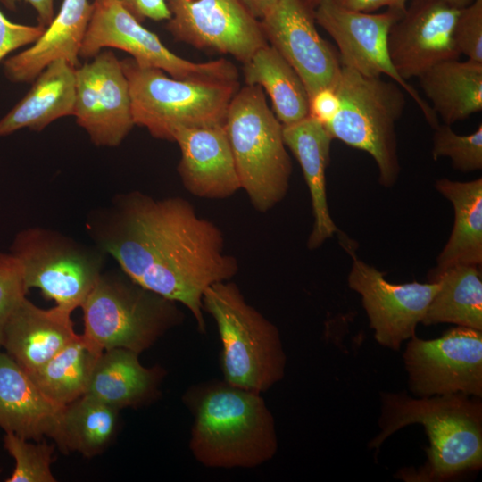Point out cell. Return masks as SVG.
<instances>
[{"label": "cell", "instance_id": "2e32d148", "mask_svg": "<svg viewBox=\"0 0 482 482\" xmlns=\"http://www.w3.org/2000/svg\"><path fill=\"white\" fill-rule=\"evenodd\" d=\"M260 22L267 42L299 75L308 97L335 87L342 68L339 56L319 34L314 10L305 0H278Z\"/></svg>", "mask_w": 482, "mask_h": 482}, {"label": "cell", "instance_id": "7a4b0ae2", "mask_svg": "<svg viewBox=\"0 0 482 482\" xmlns=\"http://www.w3.org/2000/svg\"><path fill=\"white\" fill-rule=\"evenodd\" d=\"M182 402L193 417L189 450L211 469H252L278 452L275 420L262 394L221 379L189 386Z\"/></svg>", "mask_w": 482, "mask_h": 482}, {"label": "cell", "instance_id": "60d3db41", "mask_svg": "<svg viewBox=\"0 0 482 482\" xmlns=\"http://www.w3.org/2000/svg\"><path fill=\"white\" fill-rule=\"evenodd\" d=\"M452 7L462 9L470 4L474 0H443Z\"/></svg>", "mask_w": 482, "mask_h": 482}, {"label": "cell", "instance_id": "ac0fdd59", "mask_svg": "<svg viewBox=\"0 0 482 482\" xmlns=\"http://www.w3.org/2000/svg\"><path fill=\"white\" fill-rule=\"evenodd\" d=\"M181 157L177 170L185 189L202 199H227L241 189L224 126L179 127L172 134Z\"/></svg>", "mask_w": 482, "mask_h": 482}, {"label": "cell", "instance_id": "484cf974", "mask_svg": "<svg viewBox=\"0 0 482 482\" xmlns=\"http://www.w3.org/2000/svg\"><path fill=\"white\" fill-rule=\"evenodd\" d=\"M436 190L454 209L450 237L436 258L434 270L455 264L482 263V178L471 181L437 179Z\"/></svg>", "mask_w": 482, "mask_h": 482}, {"label": "cell", "instance_id": "d6986e66", "mask_svg": "<svg viewBox=\"0 0 482 482\" xmlns=\"http://www.w3.org/2000/svg\"><path fill=\"white\" fill-rule=\"evenodd\" d=\"M71 312L42 309L24 297L0 333V348L31 374L78 337Z\"/></svg>", "mask_w": 482, "mask_h": 482}, {"label": "cell", "instance_id": "7402d4cb", "mask_svg": "<svg viewBox=\"0 0 482 482\" xmlns=\"http://www.w3.org/2000/svg\"><path fill=\"white\" fill-rule=\"evenodd\" d=\"M137 352L125 348L104 351L93 368L85 395L112 408H136L155 401L166 370L145 367Z\"/></svg>", "mask_w": 482, "mask_h": 482}, {"label": "cell", "instance_id": "ba28073f", "mask_svg": "<svg viewBox=\"0 0 482 482\" xmlns=\"http://www.w3.org/2000/svg\"><path fill=\"white\" fill-rule=\"evenodd\" d=\"M335 89L340 105L326 129L333 139L368 153L379 184L393 187L400 174L395 126L405 107L403 88L342 66Z\"/></svg>", "mask_w": 482, "mask_h": 482}, {"label": "cell", "instance_id": "e575fe53", "mask_svg": "<svg viewBox=\"0 0 482 482\" xmlns=\"http://www.w3.org/2000/svg\"><path fill=\"white\" fill-rule=\"evenodd\" d=\"M45 29L39 24L12 22L0 10V62L15 50L37 41Z\"/></svg>", "mask_w": 482, "mask_h": 482}, {"label": "cell", "instance_id": "e0dca14e", "mask_svg": "<svg viewBox=\"0 0 482 482\" xmlns=\"http://www.w3.org/2000/svg\"><path fill=\"white\" fill-rule=\"evenodd\" d=\"M459 11L443 0H411L406 6L387 37L390 60L403 79L460 57L453 39Z\"/></svg>", "mask_w": 482, "mask_h": 482}, {"label": "cell", "instance_id": "4316f807", "mask_svg": "<svg viewBox=\"0 0 482 482\" xmlns=\"http://www.w3.org/2000/svg\"><path fill=\"white\" fill-rule=\"evenodd\" d=\"M428 282L439 288L421 323L425 326L452 323L482 330V274L480 265L455 264L431 270Z\"/></svg>", "mask_w": 482, "mask_h": 482}, {"label": "cell", "instance_id": "3957f363", "mask_svg": "<svg viewBox=\"0 0 482 482\" xmlns=\"http://www.w3.org/2000/svg\"><path fill=\"white\" fill-rule=\"evenodd\" d=\"M380 431L369 442L379 450L396 431L411 424L424 427L429 440L427 461L398 472L408 482H438L482 467V402L464 394L411 397L381 393Z\"/></svg>", "mask_w": 482, "mask_h": 482}, {"label": "cell", "instance_id": "f35d334b", "mask_svg": "<svg viewBox=\"0 0 482 482\" xmlns=\"http://www.w3.org/2000/svg\"><path fill=\"white\" fill-rule=\"evenodd\" d=\"M24 1L30 4L37 12L38 24L46 27L54 17V0H0L7 9L14 11L17 3Z\"/></svg>", "mask_w": 482, "mask_h": 482}, {"label": "cell", "instance_id": "1f68e13d", "mask_svg": "<svg viewBox=\"0 0 482 482\" xmlns=\"http://www.w3.org/2000/svg\"><path fill=\"white\" fill-rule=\"evenodd\" d=\"M432 156L451 159L455 170L462 172L482 169V126L470 135H458L450 125H438L433 136Z\"/></svg>", "mask_w": 482, "mask_h": 482}, {"label": "cell", "instance_id": "9c48e42d", "mask_svg": "<svg viewBox=\"0 0 482 482\" xmlns=\"http://www.w3.org/2000/svg\"><path fill=\"white\" fill-rule=\"evenodd\" d=\"M21 267L27 289L72 312L80 307L103 272L107 255L55 230L29 227L16 234L10 252Z\"/></svg>", "mask_w": 482, "mask_h": 482}, {"label": "cell", "instance_id": "9a60e30c", "mask_svg": "<svg viewBox=\"0 0 482 482\" xmlns=\"http://www.w3.org/2000/svg\"><path fill=\"white\" fill-rule=\"evenodd\" d=\"M73 116L96 146L116 147L135 126L128 79L112 51L75 69Z\"/></svg>", "mask_w": 482, "mask_h": 482}, {"label": "cell", "instance_id": "ab89813d", "mask_svg": "<svg viewBox=\"0 0 482 482\" xmlns=\"http://www.w3.org/2000/svg\"><path fill=\"white\" fill-rule=\"evenodd\" d=\"M249 12L262 20L270 10L275 5L278 0H239Z\"/></svg>", "mask_w": 482, "mask_h": 482}, {"label": "cell", "instance_id": "6da1fadb", "mask_svg": "<svg viewBox=\"0 0 482 482\" xmlns=\"http://www.w3.org/2000/svg\"><path fill=\"white\" fill-rule=\"evenodd\" d=\"M88 234L120 270L142 287L185 306L206 332L203 295L231 280L238 262L225 249L223 232L181 196L155 198L141 191L118 195L94 212Z\"/></svg>", "mask_w": 482, "mask_h": 482}, {"label": "cell", "instance_id": "4dcf8cb0", "mask_svg": "<svg viewBox=\"0 0 482 482\" xmlns=\"http://www.w3.org/2000/svg\"><path fill=\"white\" fill-rule=\"evenodd\" d=\"M4 446L15 466L5 482H54L51 470L54 446L44 441L29 443L12 432H5Z\"/></svg>", "mask_w": 482, "mask_h": 482}, {"label": "cell", "instance_id": "74e56055", "mask_svg": "<svg viewBox=\"0 0 482 482\" xmlns=\"http://www.w3.org/2000/svg\"><path fill=\"white\" fill-rule=\"evenodd\" d=\"M341 7L345 9L370 13L382 7L404 12L407 0H334Z\"/></svg>", "mask_w": 482, "mask_h": 482}, {"label": "cell", "instance_id": "f1b7e54d", "mask_svg": "<svg viewBox=\"0 0 482 482\" xmlns=\"http://www.w3.org/2000/svg\"><path fill=\"white\" fill-rule=\"evenodd\" d=\"M118 417L119 410L83 395L64 406L52 439L62 451L93 457L111 443Z\"/></svg>", "mask_w": 482, "mask_h": 482}, {"label": "cell", "instance_id": "d590c367", "mask_svg": "<svg viewBox=\"0 0 482 482\" xmlns=\"http://www.w3.org/2000/svg\"><path fill=\"white\" fill-rule=\"evenodd\" d=\"M339 105L335 87L322 88L309 97V116L325 126L335 117Z\"/></svg>", "mask_w": 482, "mask_h": 482}, {"label": "cell", "instance_id": "d4e9b609", "mask_svg": "<svg viewBox=\"0 0 482 482\" xmlns=\"http://www.w3.org/2000/svg\"><path fill=\"white\" fill-rule=\"evenodd\" d=\"M431 108L452 125L482 110V63L458 59L441 62L418 77Z\"/></svg>", "mask_w": 482, "mask_h": 482}, {"label": "cell", "instance_id": "f546056e", "mask_svg": "<svg viewBox=\"0 0 482 482\" xmlns=\"http://www.w3.org/2000/svg\"><path fill=\"white\" fill-rule=\"evenodd\" d=\"M102 353L83 335H78L29 375L49 399L65 406L85 395L95 363Z\"/></svg>", "mask_w": 482, "mask_h": 482}, {"label": "cell", "instance_id": "277c9868", "mask_svg": "<svg viewBox=\"0 0 482 482\" xmlns=\"http://www.w3.org/2000/svg\"><path fill=\"white\" fill-rule=\"evenodd\" d=\"M202 303L219 332L223 380L262 394L283 379L287 355L279 330L245 300L235 282L211 285Z\"/></svg>", "mask_w": 482, "mask_h": 482}, {"label": "cell", "instance_id": "7c38bea8", "mask_svg": "<svg viewBox=\"0 0 482 482\" xmlns=\"http://www.w3.org/2000/svg\"><path fill=\"white\" fill-rule=\"evenodd\" d=\"M403 12L387 9L381 13L354 12L334 0H321L314 9L315 21L333 38L342 66L367 77L386 74L415 101L434 129L436 114L419 93L395 71L390 60L387 37L391 26Z\"/></svg>", "mask_w": 482, "mask_h": 482}, {"label": "cell", "instance_id": "5bb4252c", "mask_svg": "<svg viewBox=\"0 0 482 482\" xmlns=\"http://www.w3.org/2000/svg\"><path fill=\"white\" fill-rule=\"evenodd\" d=\"M353 264L347 278L349 287L362 296V303L378 344L398 351L416 335L428 307L439 288L437 282L390 283L385 272L360 260L345 245Z\"/></svg>", "mask_w": 482, "mask_h": 482}, {"label": "cell", "instance_id": "83f0119b", "mask_svg": "<svg viewBox=\"0 0 482 482\" xmlns=\"http://www.w3.org/2000/svg\"><path fill=\"white\" fill-rule=\"evenodd\" d=\"M244 76L246 85H257L269 95L283 126L309 116V97L301 78L269 43L244 63Z\"/></svg>", "mask_w": 482, "mask_h": 482}, {"label": "cell", "instance_id": "b9f144b4", "mask_svg": "<svg viewBox=\"0 0 482 482\" xmlns=\"http://www.w3.org/2000/svg\"><path fill=\"white\" fill-rule=\"evenodd\" d=\"M305 1L308 4V5L314 10L315 7L319 4V3L321 0H305Z\"/></svg>", "mask_w": 482, "mask_h": 482}, {"label": "cell", "instance_id": "5b68a950", "mask_svg": "<svg viewBox=\"0 0 482 482\" xmlns=\"http://www.w3.org/2000/svg\"><path fill=\"white\" fill-rule=\"evenodd\" d=\"M223 126L241 189L257 212H269L287 195L292 162L283 125L269 107L262 88L245 85L238 89Z\"/></svg>", "mask_w": 482, "mask_h": 482}, {"label": "cell", "instance_id": "52a82bcc", "mask_svg": "<svg viewBox=\"0 0 482 482\" xmlns=\"http://www.w3.org/2000/svg\"><path fill=\"white\" fill-rule=\"evenodd\" d=\"M128 79L135 125L152 137L173 142L179 127L224 125L237 81L178 79L131 57L120 61Z\"/></svg>", "mask_w": 482, "mask_h": 482}, {"label": "cell", "instance_id": "8d00e7d4", "mask_svg": "<svg viewBox=\"0 0 482 482\" xmlns=\"http://www.w3.org/2000/svg\"><path fill=\"white\" fill-rule=\"evenodd\" d=\"M140 22L145 20L167 21L170 12L166 0H118Z\"/></svg>", "mask_w": 482, "mask_h": 482}, {"label": "cell", "instance_id": "d6a6232c", "mask_svg": "<svg viewBox=\"0 0 482 482\" xmlns=\"http://www.w3.org/2000/svg\"><path fill=\"white\" fill-rule=\"evenodd\" d=\"M455 46L468 60L482 63V0L460 9L453 29Z\"/></svg>", "mask_w": 482, "mask_h": 482}, {"label": "cell", "instance_id": "ffe728a7", "mask_svg": "<svg viewBox=\"0 0 482 482\" xmlns=\"http://www.w3.org/2000/svg\"><path fill=\"white\" fill-rule=\"evenodd\" d=\"M92 12L89 0H63L42 35L25 50L6 58L4 74L12 83H30L52 62L79 65V50Z\"/></svg>", "mask_w": 482, "mask_h": 482}, {"label": "cell", "instance_id": "8992f818", "mask_svg": "<svg viewBox=\"0 0 482 482\" xmlns=\"http://www.w3.org/2000/svg\"><path fill=\"white\" fill-rule=\"evenodd\" d=\"M172 300L134 281L121 270L102 272L80 306L83 337L98 351L149 349L185 315Z\"/></svg>", "mask_w": 482, "mask_h": 482}, {"label": "cell", "instance_id": "30bf717a", "mask_svg": "<svg viewBox=\"0 0 482 482\" xmlns=\"http://www.w3.org/2000/svg\"><path fill=\"white\" fill-rule=\"evenodd\" d=\"M106 47L122 50L137 63L178 79L237 81L238 78L236 66L224 58L195 62L177 55L118 0H93L79 57L93 58Z\"/></svg>", "mask_w": 482, "mask_h": 482}, {"label": "cell", "instance_id": "cb8c5ba5", "mask_svg": "<svg viewBox=\"0 0 482 482\" xmlns=\"http://www.w3.org/2000/svg\"><path fill=\"white\" fill-rule=\"evenodd\" d=\"M75 69L64 59L48 64L24 97L0 120V137L24 128L41 131L60 118L73 116Z\"/></svg>", "mask_w": 482, "mask_h": 482}, {"label": "cell", "instance_id": "836d02e7", "mask_svg": "<svg viewBox=\"0 0 482 482\" xmlns=\"http://www.w3.org/2000/svg\"><path fill=\"white\" fill-rule=\"evenodd\" d=\"M28 291L17 259L11 253H0V333Z\"/></svg>", "mask_w": 482, "mask_h": 482}, {"label": "cell", "instance_id": "603a6c76", "mask_svg": "<svg viewBox=\"0 0 482 482\" xmlns=\"http://www.w3.org/2000/svg\"><path fill=\"white\" fill-rule=\"evenodd\" d=\"M283 138L298 161L310 192L313 225L307 247L315 250L338 231L330 215L326 189L333 138L325 126L311 116L283 126Z\"/></svg>", "mask_w": 482, "mask_h": 482}, {"label": "cell", "instance_id": "4fadbf2b", "mask_svg": "<svg viewBox=\"0 0 482 482\" xmlns=\"http://www.w3.org/2000/svg\"><path fill=\"white\" fill-rule=\"evenodd\" d=\"M166 28L177 41L245 63L268 44L261 22L239 0H166Z\"/></svg>", "mask_w": 482, "mask_h": 482}, {"label": "cell", "instance_id": "44dd1931", "mask_svg": "<svg viewBox=\"0 0 482 482\" xmlns=\"http://www.w3.org/2000/svg\"><path fill=\"white\" fill-rule=\"evenodd\" d=\"M64 406L49 399L30 375L0 350V428L27 440L53 436Z\"/></svg>", "mask_w": 482, "mask_h": 482}, {"label": "cell", "instance_id": "8fae6325", "mask_svg": "<svg viewBox=\"0 0 482 482\" xmlns=\"http://www.w3.org/2000/svg\"><path fill=\"white\" fill-rule=\"evenodd\" d=\"M415 397H482V330L457 326L435 339L412 336L403 354Z\"/></svg>", "mask_w": 482, "mask_h": 482}]
</instances>
